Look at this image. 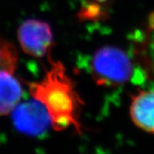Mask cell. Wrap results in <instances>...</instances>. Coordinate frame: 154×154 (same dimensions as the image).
<instances>
[{"mask_svg": "<svg viewBox=\"0 0 154 154\" xmlns=\"http://www.w3.org/2000/svg\"><path fill=\"white\" fill-rule=\"evenodd\" d=\"M29 92L46 110L53 129L63 131L73 127L82 134V100L61 62L50 59L49 69L40 81L29 84Z\"/></svg>", "mask_w": 154, "mask_h": 154, "instance_id": "1", "label": "cell"}, {"mask_svg": "<svg viewBox=\"0 0 154 154\" xmlns=\"http://www.w3.org/2000/svg\"><path fill=\"white\" fill-rule=\"evenodd\" d=\"M91 74L97 85L117 87L126 83L132 75L133 64L123 50L113 45L99 48L91 60Z\"/></svg>", "mask_w": 154, "mask_h": 154, "instance_id": "2", "label": "cell"}, {"mask_svg": "<svg viewBox=\"0 0 154 154\" xmlns=\"http://www.w3.org/2000/svg\"><path fill=\"white\" fill-rule=\"evenodd\" d=\"M18 55L11 43L0 63V116L10 115L20 105L23 86L17 76Z\"/></svg>", "mask_w": 154, "mask_h": 154, "instance_id": "3", "label": "cell"}, {"mask_svg": "<svg viewBox=\"0 0 154 154\" xmlns=\"http://www.w3.org/2000/svg\"><path fill=\"white\" fill-rule=\"evenodd\" d=\"M17 39L22 50L35 58L51 57L54 45L53 33L47 22L38 19H28L17 29Z\"/></svg>", "mask_w": 154, "mask_h": 154, "instance_id": "4", "label": "cell"}, {"mask_svg": "<svg viewBox=\"0 0 154 154\" xmlns=\"http://www.w3.org/2000/svg\"><path fill=\"white\" fill-rule=\"evenodd\" d=\"M18 105L13 112L16 113V126L22 131L38 134L51 125L49 116L45 107L38 101Z\"/></svg>", "mask_w": 154, "mask_h": 154, "instance_id": "5", "label": "cell"}, {"mask_svg": "<svg viewBox=\"0 0 154 154\" xmlns=\"http://www.w3.org/2000/svg\"><path fill=\"white\" fill-rule=\"evenodd\" d=\"M129 114L135 126L154 134V90H142L133 96Z\"/></svg>", "mask_w": 154, "mask_h": 154, "instance_id": "6", "label": "cell"}, {"mask_svg": "<svg viewBox=\"0 0 154 154\" xmlns=\"http://www.w3.org/2000/svg\"><path fill=\"white\" fill-rule=\"evenodd\" d=\"M136 52L140 63L154 78V11L147 18L143 35L138 44Z\"/></svg>", "mask_w": 154, "mask_h": 154, "instance_id": "7", "label": "cell"}, {"mask_svg": "<svg viewBox=\"0 0 154 154\" xmlns=\"http://www.w3.org/2000/svg\"><path fill=\"white\" fill-rule=\"evenodd\" d=\"M8 45H9V42L5 41V40H3L2 38H0V63L3 60L4 56L5 54L6 49H7Z\"/></svg>", "mask_w": 154, "mask_h": 154, "instance_id": "8", "label": "cell"}, {"mask_svg": "<svg viewBox=\"0 0 154 154\" xmlns=\"http://www.w3.org/2000/svg\"><path fill=\"white\" fill-rule=\"evenodd\" d=\"M94 1H97V2H105L107 0H94Z\"/></svg>", "mask_w": 154, "mask_h": 154, "instance_id": "9", "label": "cell"}]
</instances>
